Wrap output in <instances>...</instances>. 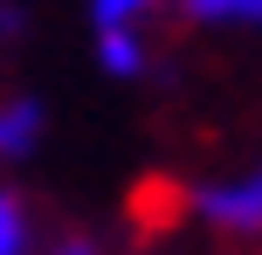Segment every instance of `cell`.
<instances>
[{"label":"cell","instance_id":"1","mask_svg":"<svg viewBox=\"0 0 262 255\" xmlns=\"http://www.w3.org/2000/svg\"><path fill=\"white\" fill-rule=\"evenodd\" d=\"M180 214L221 248H255L262 242V159L207 166L180 187Z\"/></svg>","mask_w":262,"mask_h":255},{"label":"cell","instance_id":"2","mask_svg":"<svg viewBox=\"0 0 262 255\" xmlns=\"http://www.w3.org/2000/svg\"><path fill=\"white\" fill-rule=\"evenodd\" d=\"M172 21L228 41H262V0H172Z\"/></svg>","mask_w":262,"mask_h":255},{"label":"cell","instance_id":"3","mask_svg":"<svg viewBox=\"0 0 262 255\" xmlns=\"http://www.w3.org/2000/svg\"><path fill=\"white\" fill-rule=\"evenodd\" d=\"M35 152H41V104L21 90H0V179L21 173Z\"/></svg>","mask_w":262,"mask_h":255},{"label":"cell","instance_id":"4","mask_svg":"<svg viewBox=\"0 0 262 255\" xmlns=\"http://www.w3.org/2000/svg\"><path fill=\"white\" fill-rule=\"evenodd\" d=\"M90 35H145L159 41V28L172 21V0H83Z\"/></svg>","mask_w":262,"mask_h":255},{"label":"cell","instance_id":"5","mask_svg":"<svg viewBox=\"0 0 262 255\" xmlns=\"http://www.w3.org/2000/svg\"><path fill=\"white\" fill-rule=\"evenodd\" d=\"M49 228H55L49 207H41L35 193H21V187L0 179V255H35Z\"/></svg>","mask_w":262,"mask_h":255},{"label":"cell","instance_id":"6","mask_svg":"<svg viewBox=\"0 0 262 255\" xmlns=\"http://www.w3.org/2000/svg\"><path fill=\"white\" fill-rule=\"evenodd\" d=\"M90 55L111 83H145L159 69V41H145V35H90Z\"/></svg>","mask_w":262,"mask_h":255},{"label":"cell","instance_id":"7","mask_svg":"<svg viewBox=\"0 0 262 255\" xmlns=\"http://www.w3.org/2000/svg\"><path fill=\"white\" fill-rule=\"evenodd\" d=\"M35 255H104V242H97L90 228H69V221H55L49 235H41V248Z\"/></svg>","mask_w":262,"mask_h":255},{"label":"cell","instance_id":"8","mask_svg":"<svg viewBox=\"0 0 262 255\" xmlns=\"http://www.w3.org/2000/svg\"><path fill=\"white\" fill-rule=\"evenodd\" d=\"M7 35H14V7L0 0V49H7Z\"/></svg>","mask_w":262,"mask_h":255}]
</instances>
